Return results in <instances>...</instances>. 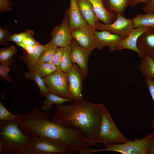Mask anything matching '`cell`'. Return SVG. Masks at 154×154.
<instances>
[{
    "label": "cell",
    "instance_id": "cb8c5ba5",
    "mask_svg": "<svg viewBox=\"0 0 154 154\" xmlns=\"http://www.w3.org/2000/svg\"><path fill=\"white\" fill-rule=\"evenodd\" d=\"M132 19L134 28L143 27L154 29V15L148 13L137 14Z\"/></svg>",
    "mask_w": 154,
    "mask_h": 154
},
{
    "label": "cell",
    "instance_id": "74e56055",
    "mask_svg": "<svg viewBox=\"0 0 154 154\" xmlns=\"http://www.w3.org/2000/svg\"><path fill=\"white\" fill-rule=\"evenodd\" d=\"M150 0H131L130 6L132 7H135L138 4L143 3L147 4Z\"/></svg>",
    "mask_w": 154,
    "mask_h": 154
},
{
    "label": "cell",
    "instance_id": "d6986e66",
    "mask_svg": "<svg viewBox=\"0 0 154 154\" xmlns=\"http://www.w3.org/2000/svg\"><path fill=\"white\" fill-rule=\"evenodd\" d=\"M29 71L33 72L39 74L43 78H45L57 70L52 62L37 63L28 66Z\"/></svg>",
    "mask_w": 154,
    "mask_h": 154
},
{
    "label": "cell",
    "instance_id": "4316f807",
    "mask_svg": "<svg viewBox=\"0 0 154 154\" xmlns=\"http://www.w3.org/2000/svg\"><path fill=\"white\" fill-rule=\"evenodd\" d=\"M13 62V58L6 61L0 62V79L1 80H6L11 82L12 79L9 74V72L10 70L9 66L11 65Z\"/></svg>",
    "mask_w": 154,
    "mask_h": 154
},
{
    "label": "cell",
    "instance_id": "4dcf8cb0",
    "mask_svg": "<svg viewBox=\"0 0 154 154\" xmlns=\"http://www.w3.org/2000/svg\"><path fill=\"white\" fill-rule=\"evenodd\" d=\"M63 52L64 47H58L53 57L52 63L56 67L57 70L61 71L60 62Z\"/></svg>",
    "mask_w": 154,
    "mask_h": 154
},
{
    "label": "cell",
    "instance_id": "30bf717a",
    "mask_svg": "<svg viewBox=\"0 0 154 154\" xmlns=\"http://www.w3.org/2000/svg\"><path fill=\"white\" fill-rule=\"evenodd\" d=\"M94 34L97 42V48L101 50L104 47L107 46L110 52L117 50L120 42L124 39L120 36L106 30L99 31L95 30Z\"/></svg>",
    "mask_w": 154,
    "mask_h": 154
},
{
    "label": "cell",
    "instance_id": "9c48e42d",
    "mask_svg": "<svg viewBox=\"0 0 154 154\" xmlns=\"http://www.w3.org/2000/svg\"><path fill=\"white\" fill-rule=\"evenodd\" d=\"M51 35V40L58 47H64L71 43L73 38L66 14L64 15L61 23L53 28Z\"/></svg>",
    "mask_w": 154,
    "mask_h": 154
},
{
    "label": "cell",
    "instance_id": "5bb4252c",
    "mask_svg": "<svg viewBox=\"0 0 154 154\" xmlns=\"http://www.w3.org/2000/svg\"><path fill=\"white\" fill-rule=\"evenodd\" d=\"M65 14L68 17L71 31L77 28L93 29L87 24L83 17L78 6L77 0H70V7Z\"/></svg>",
    "mask_w": 154,
    "mask_h": 154
},
{
    "label": "cell",
    "instance_id": "8d00e7d4",
    "mask_svg": "<svg viewBox=\"0 0 154 154\" xmlns=\"http://www.w3.org/2000/svg\"><path fill=\"white\" fill-rule=\"evenodd\" d=\"M16 44L17 46L21 47L23 50H25V51L28 53H32L35 47V46L25 44L22 42L16 43Z\"/></svg>",
    "mask_w": 154,
    "mask_h": 154
},
{
    "label": "cell",
    "instance_id": "d4e9b609",
    "mask_svg": "<svg viewBox=\"0 0 154 154\" xmlns=\"http://www.w3.org/2000/svg\"><path fill=\"white\" fill-rule=\"evenodd\" d=\"M24 75L27 79L33 80L36 83L39 89L41 96L45 97L49 92L46 86L43 78L39 74L33 72L29 71L25 72Z\"/></svg>",
    "mask_w": 154,
    "mask_h": 154
},
{
    "label": "cell",
    "instance_id": "1f68e13d",
    "mask_svg": "<svg viewBox=\"0 0 154 154\" xmlns=\"http://www.w3.org/2000/svg\"><path fill=\"white\" fill-rule=\"evenodd\" d=\"M11 33L8 31L0 27V44L1 45H6L11 35Z\"/></svg>",
    "mask_w": 154,
    "mask_h": 154
},
{
    "label": "cell",
    "instance_id": "277c9868",
    "mask_svg": "<svg viewBox=\"0 0 154 154\" xmlns=\"http://www.w3.org/2000/svg\"><path fill=\"white\" fill-rule=\"evenodd\" d=\"M30 137L29 145L23 154H72L74 153L57 140L44 137Z\"/></svg>",
    "mask_w": 154,
    "mask_h": 154
},
{
    "label": "cell",
    "instance_id": "3957f363",
    "mask_svg": "<svg viewBox=\"0 0 154 154\" xmlns=\"http://www.w3.org/2000/svg\"><path fill=\"white\" fill-rule=\"evenodd\" d=\"M102 118L99 132L94 142L102 143L105 146L119 144L129 140L117 128L106 106L100 104Z\"/></svg>",
    "mask_w": 154,
    "mask_h": 154
},
{
    "label": "cell",
    "instance_id": "ffe728a7",
    "mask_svg": "<svg viewBox=\"0 0 154 154\" xmlns=\"http://www.w3.org/2000/svg\"><path fill=\"white\" fill-rule=\"evenodd\" d=\"M45 97V99L43 101L42 106L38 109L46 113L50 111L51 107L53 104H62L64 102H69L71 101L68 98H62L50 92Z\"/></svg>",
    "mask_w": 154,
    "mask_h": 154
},
{
    "label": "cell",
    "instance_id": "52a82bcc",
    "mask_svg": "<svg viewBox=\"0 0 154 154\" xmlns=\"http://www.w3.org/2000/svg\"><path fill=\"white\" fill-rule=\"evenodd\" d=\"M67 74L68 82V98L73 102L83 100L82 84L86 76L76 64H73L72 68Z\"/></svg>",
    "mask_w": 154,
    "mask_h": 154
},
{
    "label": "cell",
    "instance_id": "44dd1931",
    "mask_svg": "<svg viewBox=\"0 0 154 154\" xmlns=\"http://www.w3.org/2000/svg\"><path fill=\"white\" fill-rule=\"evenodd\" d=\"M139 70L145 77L154 79V59L149 56L144 54L141 58Z\"/></svg>",
    "mask_w": 154,
    "mask_h": 154
},
{
    "label": "cell",
    "instance_id": "9a60e30c",
    "mask_svg": "<svg viewBox=\"0 0 154 154\" xmlns=\"http://www.w3.org/2000/svg\"><path fill=\"white\" fill-rule=\"evenodd\" d=\"M137 46L138 49L144 54L154 58V29H150L139 36Z\"/></svg>",
    "mask_w": 154,
    "mask_h": 154
},
{
    "label": "cell",
    "instance_id": "83f0119b",
    "mask_svg": "<svg viewBox=\"0 0 154 154\" xmlns=\"http://www.w3.org/2000/svg\"><path fill=\"white\" fill-rule=\"evenodd\" d=\"M17 52V50L14 45L0 49V62L10 59Z\"/></svg>",
    "mask_w": 154,
    "mask_h": 154
},
{
    "label": "cell",
    "instance_id": "8992f818",
    "mask_svg": "<svg viewBox=\"0 0 154 154\" xmlns=\"http://www.w3.org/2000/svg\"><path fill=\"white\" fill-rule=\"evenodd\" d=\"M43 78L49 92L62 98H68V82L67 73L56 70Z\"/></svg>",
    "mask_w": 154,
    "mask_h": 154
},
{
    "label": "cell",
    "instance_id": "d590c367",
    "mask_svg": "<svg viewBox=\"0 0 154 154\" xmlns=\"http://www.w3.org/2000/svg\"><path fill=\"white\" fill-rule=\"evenodd\" d=\"M22 42L25 44L33 46H35L40 44L33 38V36L26 37L23 39Z\"/></svg>",
    "mask_w": 154,
    "mask_h": 154
},
{
    "label": "cell",
    "instance_id": "5b68a950",
    "mask_svg": "<svg viewBox=\"0 0 154 154\" xmlns=\"http://www.w3.org/2000/svg\"><path fill=\"white\" fill-rule=\"evenodd\" d=\"M154 140V131L141 139H135L122 143L105 146L104 149H94L93 153L111 151L123 154H148L149 147Z\"/></svg>",
    "mask_w": 154,
    "mask_h": 154
},
{
    "label": "cell",
    "instance_id": "f35d334b",
    "mask_svg": "<svg viewBox=\"0 0 154 154\" xmlns=\"http://www.w3.org/2000/svg\"><path fill=\"white\" fill-rule=\"evenodd\" d=\"M148 154H154V140L152 142L149 147Z\"/></svg>",
    "mask_w": 154,
    "mask_h": 154
},
{
    "label": "cell",
    "instance_id": "6da1fadb",
    "mask_svg": "<svg viewBox=\"0 0 154 154\" xmlns=\"http://www.w3.org/2000/svg\"><path fill=\"white\" fill-rule=\"evenodd\" d=\"M99 104L83 100L70 105L57 104L52 120L78 131L95 143L102 121Z\"/></svg>",
    "mask_w": 154,
    "mask_h": 154
},
{
    "label": "cell",
    "instance_id": "7402d4cb",
    "mask_svg": "<svg viewBox=\"0 0 154 154\" xmlns=\"http://www.w3.org/2000/svg\"><path fill=\"white\" fill-rule=\"evenodd\" d=\"M58 47L51 40L44 45L38 60L39 64L44 62H52L53 58Z\"/></svg>",
    "mask_w": 154,
    "mask_h": 154
},
{
    "label": "cell",
    "instance_id": "8fae6325",
    "mask_svg": "<svg viewBox=\"0 0 154 154\" xmlns=\"http://www.w3.org/2000/svg\"><path fill=\"white\" fill-rule=\"evenodd\" d=\"M71 44L70 56L72 63L78 65L84 75L86 76L88 71V58L92 51L82 47L73 39Z\"/></svg>",
    "mask_w": 154,
    "mask_h": 154
},
{
    "label": "cell",
    "instance_id": "4fadbf2b",
    "mask_svg": "<svg viewBox=\"0 0 154 154\" xmlns=\"http://www.w3.org/2000/svg\"><path fill=\"white\" fill-rule=\"evenodd\" d=\"M151 28L143 27L134 28L127 36L121 41L117 50L121 51L125 49L131 50L135 52L141 58L144 54L137 48V40L142 33Z\"/></svg>",
    "mask_w": 154,
    "mask_h": 154
},
{
    "label": "cell",
    "instance_id": "e575fe53",
    "mask_svg": "<svg viewBox=\"0 0 154 154\" xmlns=\"http://www.w3.org/2000/svg\"><path fill=\"white\" fill-rule=\"evenodd\" d=\"M146 13L154 15V0H150L147 4L142 8Z\"/></svg>",
    "mask_w": 154,
    "mask_h": 154
},
{
    "label": "cell",
    "instance_id": "7a4b0ae2",
    "mask_svg": "<svg viewBox=\"0 0 154 154\" xmlns=\"http://www.w3.org/2000/svg\"><path fill=\"white\" fill-rule=\"evenodd\" d=\"M30 141L17 121H0V154H23Z\"/></svg>",
    "mask_w": 154,
    "mask_h": 154
},
{
    "label": "cell",
    "instance_id": "ac0fdd59",
    "mask_svg": "<svg viewBox=\"0 0 154 154\" xmlns=\"http://www.w3.org/2000/svg\"><path fill=\"white\" fill-rule=\"evenodd\" d=\"M102 0L105 8L109 12L123 15L126 9L131 3V0Z\"/></svg>",
    "mask_w": 154,
    "mask_h": 154
},
{
    "label": "cell",
    "instance_id": "f1b7e54d",
    "mask_svg": "<svg viewBox=\"0 0 154 154\" xmlns=\"http://www.w3.org/2000/svg\"><path fill=\"white\" fill-rule=\"evenodd\" d=\"M0 121H15L16 115L9 111L0 101Z\"/></svg>",
    "mask_w": 154,
    "mask_h": 154
},
{
    "label": "cell",
    "instance_id": "f546056e",
    "mask_svg": "<svg viewBox=\"0 0 154 154\" xmlns=\"http://www.w3.org/2000/svg\"><path fill=\"white\" fill-rule=\"evenodd\" d=\"M34 35L33 31L30 30L21 32L19 33H15L10 37L9 41L14 42L15 43L22 42L23 39L29 36H33Z\"/></svg>",
    "mask_w": 154,
    "mask_h": 154
},
{
    "label": "cell",
    "instance_id": "484cf974",
    "mask_svg": "<svg viewBox=\"0 0 154 154\" xmlns=\"http://www.w3.org/2000/svg\"><path fill=\"white\" fill-rule=\"evenodd\" d=\"M71 49V43L64 47V52L60 62L61 71L67 74L71 69L73 65L70 56Z\"/></svg>",
    "mask_w": 154,
    "mask_h": 154
},
{
    "label": "cell",
    "instance_id": "e0dca14e",
    "mask_svg": "<svg viewBox=\"0 0 154 154\" xmlns=\"http://www.w3.org/2000/svg\"><path fill=\"white\" fill-rule=\"evenodd\" d=\"M77 3L84 19L91 27L95 30L96 23L99 20L92 4L89 0H77Z\"/></svg>",
    "mask_w": 154,
    "mask_h": 154
},
{
    "label": "cell",
    "instance_id": "2e32d148",
    "mask_svg": "<svg viewBox=\"0 0 154 154\" xmlns=\"http://www.w3.org/2000/svg\"><path fill=\"white\" fill-rule=\"evenodd\" d=\"M92 4L99 21L105 24H110L116 19L117 13L109 12L105 8L102 0H89Z\"/></svg>",
    "mask_w": 154,
    "mask_h": 154
},
{
    "label": "cell",
    "instance_id": "603a6c76",
    "mask_svg": "<svg viewBox=\"0 0 154 154\" xmlns=\"http://www.w3.org/2000/svg\"><path fill=\"white\" fill-rule=\"evenodd\" d=\"M44 47V45L40 44L36 46L32 53H28L26 51L19 57V59L27 66L37 63Z\"/></svg>",
    "mask_w": 154,
    "mask_h": 154
},
{
    "label": "cell",
    "instance_id": "ab89813d",
    "mask_svg": "<svg viewBox=\"0 0 154 154\" xmlns=\"http://www.w3.org/2000/svg\"><path fill=\"white\" fill-rule=\"evenodd\" d=\"M151 126L154 129V119H153V120L152 121L151 124Z\"/></svg>",
    "mask_w": 154,
    "mask_h": 154
},
{
    "label": "cell",
    "instance_id": "d6a6232c",
    "mask_svg": "<svg viewBox=\"0 0 154 154\" xmlns=\"http://www.w3.org/2000/svg\"><path fill=\"white\" fill-rule=\"evenodd\" d=\"M13 3L11 1L0 0V11L7 12L12 10Z\"/></svg>",
    "mask_w": 154,
    "mask_h": 154
},
{
    "label": "cell",
    "instance_id": "ba28073f",
    "mask_svg": "<svg viewBox=\"0 0 154 154\" xmlns=\"http://www.w3.org/2000/svg\"><path fill=\"white\" fill-rule=\"evenodd\" d=\"M134 28L132 19H127L123 15L118 13H117L116 19L112 23L106 24L101 23L98 21L96 23L95 26L96 30H106L124 38Z\"/></svg>",
    "mask_w": 154,
    "mask_h": 154
},
{
    "label": "cell",
    "instance_id": "7c38bea8",
    "mask_svg": "<svg viewBox=\"0 0 154 154\" xmlns=\"http://www.w3.org/2000/svg\"><path fill=\"white\" fill-rule=\"evenodd\" d=\"M94 30L77 28L72 30L71 32L73 39L80 46L92 51L97 47V42L94 34Z\"/></svg>",
    "mask_w": 154,
    "mask_h": 154
},
{
    "label": "cell",
    "instance_id": "836d02e7",
    "mask_svg": "<svg viewBox=\"0 0 154 154\" xmlns=\"http://www.w3.org/2000/svg\"><path fill=\"white\" fill-rule=\"evenodd\" d=\"M145 82L149 92L154 102V79L145 77ZM153 119H154V116Z\"/></svg>",
    "mask_w": 154,
    "mask_h": 154
}]
</instances>
